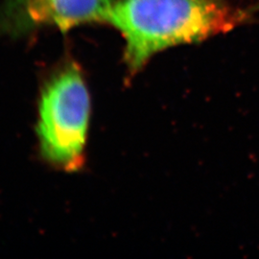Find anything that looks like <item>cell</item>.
Masks as SVG:
<instances>
[{
	"mask_svg": "<svg viewBox=\"0 0 259 259\" xmlns=\"http://www.w3.org/2000/svg\"><path fill=\"white\" fill-rule=\"evenodd\" d=\"M244 18L224 0H114L104 23L120 33L134 74L158 53L226 33Z\"/></svg>",
	"mask_w": 259,
	"mask_h": 259,
	"instance_id": "1",
	"label": "cell"
},
{
	"mask_svg": "<svg viewBox=\"0 0 259 259\" xmlns=\"http://www.w3.org/2000/svg\"><path fill=\"white\" fill-rule=\"evenodd\" d=\"M91 98L83 74L74 65L45 85L38 105L37 134L40 153L54 166L74 171L83 161Z\"/></svg>",
	"mask_w": 259,
	"mask_h": 259,
	"instance_id": "2",
	"label": "cell"
},
{
	"mask_svg": "<svg viewBox=\"0 0 259 259\" xmlns=\"http://www.w3.org/2000/svg\"><path fill=\"white\" fill-rule=\"evenodd\" d=\"M114 0H4L0 6V35H18L50 26L67 31L102 22Z\"/></svg>",
	"mask_w": 259,
	"mask_h": 259,
	"instance_id": "3",
	"label": "cell"
}]
</instances>
